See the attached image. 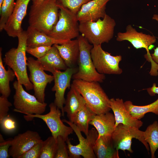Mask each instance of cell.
I'll return each mask as SVG.
<instances>
[{
  "label": "cell",
  "instance_id": "cell-1",
  "mask_svg": "<svg viewBox=\"0 0 158 158\" xmlns=\"http://www.w3.org/2000/svg\"><path fill=\"white\" fill-rule=\"evenodd\" d=\"M17 37V48H12L6 53L3 59L5 64L14 71L17 80L25 86L27 90H30L33 89V86L29 80L27 71L26 31L23 30Z\"/></svg>",
  "mask_w": 158,
  "mask_h": 158
},
{
  "label": "cell",
  "instance_id": "cell-2",
  "mask_svg": "<svg viewBox=\"0 0 158 158\" xmlns=\"http://www.w3.org/2000/svg\"><path fill=\"white\" fill-rule=\"evenodd\" d=\"M57 0H45L31 6L29 13V26L48 35L59 19Z\"/></svg>",
  "mask_w": 158,
  "mask_h": 158
},
{
  "label": "cell",
  "instance_id": "cell-3",
  "mask_svg": "<svg viewBox=\"0 0 158 158\" xmlns=\"http://www.w3.org/2000/svg\"><path fill=\"white\" fill-rule=\"evenodd\" d=\"M72 84L83 96L87 106L96 114L105 113L111 109L110 99L99 82L76 79Z\"/></svg>",
  "mask_w": 158,
  "mask_h": 158
},
{
  "label": "cell",
  "instance_id": "cell-4",
  "mask_svg": "<svg viewBox=\"0 0 158 158\" xmlns=\"http://www.w3.org/2000/svg\"><path fill=\"white\" fill-rule=\"evenodd\" d=\"M116 25L115 20L106 14L95 21L79 23L80 32L93 45L108 43L113 38Z\"/></svg>",
  "mask_w": 158,
  "mask_h": 158
},
{
  "label": "cell",
  "instance_id": "cell-5",
  "mask_svg": "<svg viewBox=\"0 0 158 158\" xmlns=\"http://www.w3.org/2000/svg\"><path fill=\"white\" fill-rule=\"evenodd\" d=\"M80 53L78 61V71L74 74L73 79L87 81L102 82L105 79L104 74L98 72L93 64L91 55L93 45L82 35L78 37Z\"/></svg>",
  "mask_w": 158,
  "mask_h": 158
},
{
  "label": "cell",
  "instance_id": "cell-6",
  "mask_svg": "<svg viewBox=\"0 0 158 158\" xmlns=\"http://www.w3.org/2000/svg\"><path fill=\"white\" fill-rule=\"evenodd\" d=\"M58 4V20L48 35L56 40L67 42L79 36V21L77 14Z\"/></svg>",
  "mask_w": 158,
  "mask_h": 158
},
{
  "label": "cell",
  "instance_id": "cell-7",
  "mask_svg": "<svg viewBox=\"0 0 158 158\" xmlns=\"http://www.w3.org/2000/svg\"><path fill=\"white\" fill-rule=\"evenodd\" d=\"M62 120L72 128L79 140V144L75 145L71 144L68 138L66 141L70 158H79L81 156L84 158H96L93 147L98 137V133L96 129L92 128L90 130L85 138L82 135L81 132L73 123L65 119Z\"/></svg>",
  "mask_w": 158,
  "mask_h": 158
},
{
  "label": "cell",
  "instance_id": "cell-8",
  "mask_svg": "<svg viewBox=\"0 0 158 158\" xmlns=\"http://www.w3.org/2000/svg\"><path fill=\"white\" fill-rule=\"evenodd\" d=\"M15 92L13 96L14 111L25 115L42 114L45 111L47 104L40 102L35 95L26 92L17 80L13 83Z\"/></svg>",
  "mask_w": 158,
  "mask_h": 158
},
{
  "label": "cell",
  "instance_id": "cell-9",
  "mask_svg": "<svg viewBox=\"0 0 158 158\" xmlns=\"http://www.w3.org/2000/svg\"><path fill=\"white\" fill-rule=\"evenodd\" d=\"M49 107L50 111L47 114L26 115L24 116V118L28 121L31 120L34 118L42 119L49 129L52 136L55 139L59 136H61L66 141L68 138V135L73 133V130L71 126H67L63 123L61 119V111L54 102L50 103Z\"/></svg>",
  "mask_w": 158,
  "mask_h": 158
},
{
  "label": "cell",
  "instance_id": "cell-10",
  "mask_svg": "<svg viewBox=\"0 0 158 158\" xmlns=\"http://www.w3.org/2000/svg\"><path fill=\"white\" fill-rule=\"evenodd\" d=\"M94 66L100 74L120 75L123 71L119 66L122 59L121 55L112 56L104 51L101 44L93 45L91 50Z\"/></svg>",
  "mask_w": 158,
  "mask_h": 158
},
{
  "label": "cell",
  "instance_id": "cell-11",
  "mask_svg": "<svg viewBox=\"0 0 158 158\" xmlns=\"http://www.w3.org/2000/svg\"><path fill=\"white\" fill-rule=\"evenodd\" d=\"M111 137L114 147L118 150H127L133 153L131 145L133 138L138 140L148 151L150 150L149 145L144 138V131L135 127L119 123L115 127Z\"/></svg>",
  "mask_w": 158,
  "mask_h": 158
},
{
  "label": "cell",
  "instance_id": "cell-12",
  "mask_svg": "<svg viewBox=\"0 0 158 158\" xmlns=\"http://www.w3.org/2000/svg\"><path fill=\"white\" fill-rule=\"evenodd\" d=\"M27 65L30 73L29 79L33 86L34 95L40 102L44 103L46 87L48 83L54 80V77L46 73L37 60L32 57L27 58Z\"/></svg>",
  "mask_w": 158,
  "mask_h": 158
},
{
  "label": "cell",
  "instance_id": "cell-13",
  "mask_svg": "<svg viewBox=\"0 0 158 158\" xmlns=\"http://www.w3.org/2000/svg\"><path fill=\"white\" fill-rule=\"evenodd\" d=\"M78 71L77 67L68 68L64 71L55 70L52 74L54 78V85L51 90L55 92L54 103L61 110L62 116H64L63 105L65 99L64 94L67 88L70 89L71 81L73 75Z\"/></svg>",
  "mask_w": 158,
  "mask_h": 158
},
{
  "label": "cell",
  "instance_id": "cell-14",
  "mask_svg": "<svg viewBox=\"0 0 158 158\" xmlns=\"http://www.w3.org/2000/svg\"><path fill=\"white\" fill-rule=\"evenodd\" d=\"M42 140L39 134L36 131L28 130L18 134L11 139L9 155L13 158H20L33 146Z\"/></svg>",
  "mask_w": 158,
  "mask_h": 158
},
{
  "label": "cell",
  "instance_id": "cell-15",
  "mask_svg": "<svg viewBox=\"0 0 158 158\" xmlns=\"http://www.w3.org/2000/svg\"><path fill=\"white\" fill-rule=\"evenodd\" d=\"M116 40L118 42L127 41L136 49L145 48L149 53V49L156 41V37L149 34L138 32L131 25H128L124 32H118Z\"/></svg>",
  "mask_w": 158,
  "mask_h": 158
},
{
  "label": "cell",
  "instance_id": "cell-16",
  "mask_svg": "<svg viewBox=\"0 0 158 158\" xmlns=\"http://www.w3.org/2000/svg\"><path fill=\"white\" fill-rule=\"evenodd\" d=\"M30 0H16L13 11L4 29L9 36L17 37L23 31L22 23L26 15L28 5Z\"/></svg>",
  "mask_w": 158,
  "mask_h": 158
},
{
  "label": "cell",
  "instance_id": "cell-17",
  "mask_svg": "<svg viewBox=\"0 0 158 158\" xmlns=\"http://www.w3.org/2000/svg\"><path fill=\"white\" fill-rule=\"evenodd\" d=\"M111 0H92L84 4L77 14L79 23L95 21L107 14L106 6Z\"/></svg>",
  "mask_w": 158,
  "mask_h": 158
},
{
  "label": "cell",
  "instance_id": "cell-18",
  "mask_svg": "<svg viewBox=\"0 0 158 158\" xmlns=\"http://www.w3.org/2000/svg\"><path fill=\"white\" fill-rule=\"evenodd\" d=\"M124 102L122 99H110L111 108L115 119V127L121 123L139 129L143 125L142 122L131 115L126 108Z\"/></svg>",
  "mask_w": 158,
  "mask_h": 158
},
{
  "label": "cell",
  "instance_id": "cell-19",
  "mask_svg": "<svg viewBox=\"0 0 158 158\" xmlns=\"http://www.w3.org/2000/svg\"><path fill=\"white\" fill-rule=\"evenodd\" d=\"M54 45L57 49L68 68L76 67L80 53L78 39L70 40L61 44Z\"/></svg>",
  "mask_w": 158,
  "mask_h": 158
},
{
  "label": "cell",
  "instance_id": "cell-20",
  "mask_svg": "<svg viewBox=\"0 0 158 158\" xmlns=\"http://www.w3.org/2000/svg\"><path fill=\"white\" fill-rule=\"evenodd\" d=\"M64 104V112L66 113L69 121L73 123L77 113L86 104L84 99L72 84L67 94Z\"/></svg>",
  "mask_w": 158,
  "mask_h": 158
},
{
  "label": "cell",
  "instance_id": "cell-21",
  "mask_svg": "<svg viewBox=\"0 0 158 158\" xmlns=\"http://www.w3.org/2000/svg\"><path fill=\"white\" fill-rule=\"evenodd\" d=\"M37 60L44 71L52 73L55 70L65 71L68 68L54 45L45 55Z\"/></svg>",
  "mask_w": 158,
  "mask_h": 158
},
{
  "label": "cell",
  "instance_id": "cell-22",
  "mask_svg": "<svg viewBox=\"0 0 158 158\" xmlns=\"http://www.w3.org/2000/svg\"><path fill=\"white\" fill-rule=\"evenodd\" d=\"M93 150L98 158H119L118 151L114 147L111 135H103L98 137Z\"/></svg>",
  "mask_w": 158,
  "mask_h": 158
},
{
  "label": "cell",
  "instance_id": "cell-23",
  "mask_svg": "<svg viewBox=\"0 0 158 158\" xmlns=\"http://www.w3.org/2000/svg\"><path fill=\"white\" fill-rule=\"evenodd\" d=\"M89 124L93 126L97 130L98 137L103 135H111L115 128L114 115L109 112L96 114L90 122Z\"/></svg>",
  "mask_w": 158,
  "mask_h": 158
},
{
  "label": "cell",
  "instance_id": "cell-24",
  "mask_svg": "<svg viewBox=\"0 0 158 158\" xmlns=\"http://www.w3.org/2000/svg\"><path fill=\"white\" fill-rule=\"evenodd\" d=\"M26 32L27 47L51 46L55 44H61L66 42L56 40L30 26Z\"/></svg>",
  "mask_w": 158,
  "mask_h": 158
},
{
  "label": "cell",
  "instance_id": "cell-25",
  "mask_svg": "<svg viewBox=\"0 0 158 158\" xmlns=\"http://www.w3.org/2000/svg\"><path fill=\"white\" fill-rule=\"evenodd\" d=\"M127 110L134 118L140 120L145 114L152 112L158 115V98L151 104L145 106H139L134 105L130 101L124 102Z\"/></svg>",
  "mask_w": 158,
  "mask_h": 158
},
{
  "label": "cell",
  "instance_id": "cell-26",
  "mask_svg": "<svg viewBox=\"0 0 158 158\" xmlns=\"http://www.w3.org/2000/svg\"><path fill=\"white\" fill-rule=\"evenodd\" d=\"M2 48H0V92L1 95L7 98L10 96L11 90L9 82L15 77L14 71L9 67L6 70L3 65L2 58Z\"/></svg>",
  "mask_w": 158,
  "mask_h": 158
},
{
  "label": "cell",
  "instance_id": "cell-27",
  "mask_svg": "<svg viewBox=\"0 0 158 158\" xmlns=\"http://www.w3.org/2000/svg\"><path fill=\"white\" fill-rule=\"evenodd\" d=\"M95 115L86 104L77 113L73 123L86 136L89 130V122Z\"/></svg>",
  "mask_w": 158,
  "mask_h": 158
},
{
  "label": "cell",
  "instance_id": "cell-28",
  "mask_svg": "<svg viewBox=\"0 0 158 158\" xmlns=\"http://www.w3.org/2000/svg\"><path fill=\"white\" fill-rule=\"evenodd\" d=\"M145 140L148 144L152 158H155V153L158 148V122L155 121L144 131Z\"/></svg>",
  "mask_w": 158,
  "mask_h": 158
},
{
  "label": "cell",
  "instance_id": "cell-29",
  "mask_svg": "<svg viewBox=\"0 0 158 158\" xmlns=\"http://www.w3.org/2000/svg\"><path fill=\"white\" fill-rule=\"evenodd\" d=\"M15 0H3L0 7V31L4 30L15 7Z\"/></svg>",
  "mask_w": 158,
  "mask_h": 158
},
{
  "label": "cell",
  "instance_id": "cell-30",
  "mask_svg": "<svg viewBox=\"0 0 158 158\" xmlns=\"http://www.w3.org/2000/svg\"><path fill=\"white\" fill-rule=\"evenodd\" d=\"M42 148L39 158H54L56 152L57 140L53 136L42 141Z\"/></svg>",
  "mask_w": 158,
  "mask_h": 158
},
{
  "label": "cell",
  "instance_id": "cell-31",
  "mask_svg": "<svg viewBox=\"0 0 158 158\" xmlns=\"http://www.w3.org/2000/svg\"><path fill=\"white\" fill-rule=\"evenodd\" d=\"M92 0H57L58 3L77 14L82 6Z\"/></svg>",
  "mask_w": 158,
  "mask_h": 158
},
{
  "label": "cell",
  "instance_id": "cell-32",
  "mask_svg": "<svg viewBox=\"0 0 158 158\" xmlns=\"http://www.w3.org/2000/svg\"><path fill=\"white\" fill-rule=\"evenodd\" d=\"M57 145L54 158H70L66 141L61 136L57 138Z\"/></svg>",
  "mask_w": 158,
  "mask_h": 158
},
{
  "label": "cell",
  "instance_id": "cell-33",
  "mask_svg": "<svg viewBox=\"0 0 158 158\" xmlns=\"http://www.w3.org/2000/svg\"><path fill=\"white\" fill-rule=\"evenodd\" d=\"M51 46H37L34 47H27L26 51L38 59L45 55L51 49Z\"/></svg>",
  "mask_w": 158,
  "mask_h": 158
},
{
  "label": "cell",
  "instance_id": "cell-34",
  "mask_svg": "<svg viewBox=\"0 0 158 158\" xmlns=\"http://www.w3.org/2000/svg\"><path fill=\"white\" fill-rule=\"evenodd\" d=\"M42 141L33 146L22 155L20 158H39L42 151Z\"/></svg>",
  "mask_w": 158,
  "mask_h": 158
},
{
  "label": "cell",
  "instance_id": "cell-35",
  "mask_svg": "<svg viewBox=\"0 0 158 158\" xmlns=\"http://www.w3.org/2000/svg\"><path fill=\"white\" fill-rule=\"evenodd\" d=\"M12 104L8 100V98L1 95L0 97V123L8 114L10 107Z\"/></svg>",
  "mask_w": 158,
  "mask_h": 158
},
{
  "label": "cell",
  "instance_id": "cell-36",
  "mask_svg": "<svg viewBox=\"0 0 158 158\" xmlns=\"http://www.w3.org/2000/svg\"><path fill=\"white\" fill-rule=\"evenodd\" d=\"M0 135V158H9L10 156L8 151L11 145V139L5 140L1 134Z\"/></svg>",
  "mask_w": 158,
  "mask_h": 158
},
{
  "label": "cell",
  "instance_id": "cell-37",
  "mask_svg": "<svg viewBox=\"0 0 158 158\" xmlns=\"http://www.w3.org/2000/svg\"><path fill=\"white\" fill-rule=\"evenodd\" d=\"M152 19L158 22V14H154L152 17ZM147 60L150 62H154L158 66V47L154 50V52L151 54H147L145 55Z\"/></svg>",
  "mask_w": 158,
  "mask_h": 158
},
{
  "label": "cell",
  "instance_id": "cell-38",
  "mask_svg": "<svg viewBox=\"0 0 158 158\" xmlns=\"http://www.w3.org/2000/svg\"><path fill=\"white\" fill-rule=\"evenodd\" d=\"M3 128L7 131H12L15 130L16 128L15 121L10 118L5 117L1 123Z\"/></svg>",
  "mask_w": 158,
  "mask_h": 158
},
{
  "label": "cell",
  "instance_id": "cell-39",
  "mask_svg": "<svg viewBox=\"0 0 158 158\" xmlns=\"http://www.w3.org/2000/svg\"><path fill=\"white\" fill-rule=\"evenodd\" d=\"M147 91L151 96H154L156 94L158 95V87L156 86V83H154L152 87L147 89Z\"/></svg>",
  "mask_w": 158,
  "mask_h": 158
},
{
  "label": "cell",
  "instance_id": "cell-40",
  "mask_svg": "<svg viewBox=\"0 0 158 158\" xmlns=\"http://www.w3.org/2000/svg\"><path fill=\"white\" fill-rule=\"evenodd\" d=\"M32 1L33 5L38 4L42 2L45 0H31Z\"/></svg>",
  "mask_w": 158,
  "mask_h": 158
},
{
  "label": "cell",
  "instance_id": "cell-41",
  "mask_svg": "<svg viewBox=\"0 0 158 158\" xmlns=\"http://www.w3.org/2000/svg\"><path fill=\"white\" fill-rule=\"evenodd\" d=\"M3 0H0V7L1 6Z\"/></svg>",
  "mask_w": 158,
  "mask_h": 158
}]
</instances>
